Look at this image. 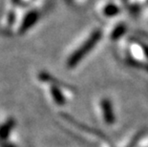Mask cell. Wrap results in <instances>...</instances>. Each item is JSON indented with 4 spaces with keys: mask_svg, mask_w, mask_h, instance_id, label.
Wrapping results in <instances>:
<instances>
[{
    "mask_svg": "<svg viewBox=\"0 0 148 147\" xmlns=\"http://www.w3.org/2000/svg\"><path fill=\"white\" fill-rule=\"evenodd\" d=\"M121 7L116 4L112 0H104L101 1L97 7V12L100 17L104 19H112L121 14Z\"/></svg>",
    "mask_w": 148,
    "mask_h": 147,
    "instance_id": "6",
    "label": "cell"
},
{
    "mask_svg": "<svg viewBox=\"0 0 148 147\" xmlns=\"http://www.w3.org/2000/svg\"><path fill=\"white\" fill-rule=\"evenodd\" d=\"M44 9L45 5L42 3L23 6L18 15L12 36H21L29 33L41 19Z\"/></svg>",
    "mask_w": 148,
    "mask_h": 147,
    "instance_id": "3",
    "label": "cell"
},
{
    "mask_svg": "<svg viewBox=\"0 0 148 147\" xmlns=\"http://www.w3.org/2000/svg\"><path fill=\"white\" fill-rule=\"evenodd\" d=\"M69 1L73 3L75 7H84L90 2V0H69Z\"/></svg>",
    "mask_w": 148,
    "mask_h": 147,
    "instance_id": "8",
    "label": "cell"
},
{
    "mask_svg": "<svg viewBox=\"0 0 148 147\" xmlns=\"http://www.w3.org/2000/svg\"><path fill=\"white\" fill-rule=\"evenodd\" d=\"M127 27L125 23L123 22H119L116 23L114 26H112L110 28L109 32H108V37L110 40H114V41H118L121 38L122 36H124L125 33H126Z\"/></svg>",
    "mask_w": 148,
    "mask_h": 147,
    "instance_id": "7",
    "label": "cell"
},
{
    "mask_svg": "<svg viewBox=\"0 0 148 147\" xmlns=\"http://www.w3.org/2000/svg\"><path fill=\"white\" fill-rule=\"evenodd\" d=\"M144 16H145V20L148 22V6L146 7V11L144 12Z\"/></svg>",
    "mask_w": 148,
    "mask_h": 147,
    "instance_id": "9",
    "label": "cell"
},
{
    "mask_svg": "<svg viewBox=\"0 0 148 147\" xmlns=\"http://www.w3.org/2000/svg\"><path fill=\"white\" fill-rule=\"evenodd\" d=\"M22 7L21 0H3L0 9V33L12 36Z\"/></svg>",
    "mask_w": 148,
    "mask_h": 147,
    "instance_id": "4",
    "label": "cell"
},
{
    "mask_svg": "<svg viewBox=\"0 0 148 147\" xmlns=\"http://www.w3.org/2000/svg\"><path fill=\"white\" fill-rule=\"evenodd\" d=\"M103 34L104 32L101 28H94L85 34L79 41L75 43V46L71 48L65 55L64 65L66 69L72 70L77 67L99 44V42L103 37Z\"/></svg>",
    "mask_w": 148,
    "mask_h": 147,
    "instance_id": "2",
    "label": "cell"
},
{
    "mask_svg": "<svg viewBox=\"0 0 148 147\" xmlns=\"http://www.w3.org/2000/svg\"><path fill=\"white\" fill-rule=\"evenodd\" d=\"M96 111L99 120L106 125L111 126L116 121V115L112 101L107 96H99L96 101Z\"/></svg>",
    "mask_w": 148,
    "mask_h": 147,
    "instance_id": "5",
    "label": "cell"
},
{
    "mask_svg": "<svg viewBox=\"0 0 148 147\" xmlns=\"http://www.w3.org/2000/svg\"><path fill=\"white\" fill-rule=\"evenodd\" d=\"M36 81L43 91L45 98L56 107H63L75 98V92L73 86L47 71L37 72Z\"/></svg>",
    "mask_w": 148,
    "mask_h": 147,
    "instance_id": "1",
    "label": "cell"
}]
</instances>
